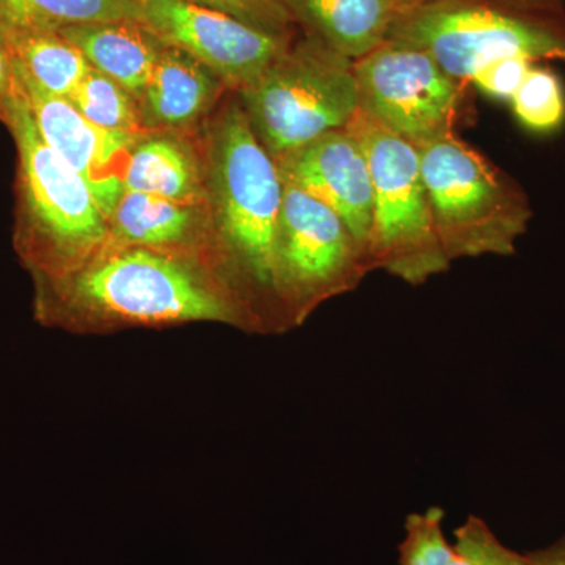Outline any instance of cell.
I'll list each match as a JSON object with an SVG mask.
<instances>
[{"mask_svg": "<svg viewBox=\"0 0 565 565\" xmlns=\"http://www.w3.org/2000/svg\"><path fill=\"white\" fill-rule=\"evenodd\" d=\"M0 121L18 150V250L35 277L70 273L106 245L109 221L79 172L41 139L18 76Z\"/></svg>", "mask_w": 565, "mask_h": 565, "instance_id": "obj_1", "label": "cell"}, {"mask_svg": "<svg viewBox=\"0 0 565 565\" xmlns=\"http://www.w3.org/2000/svg\"><path fill=\"white\" fill-rule=\"evenodd\" d=\"M204 182L215 232L241 280L262 303L278 307L274 267L282 180L237 95L212 126Z\"/></svg>", "mask_w": 565, "mask_h": 565, "instance_id": "obj_2", "label": "cell"}, {"mask_svg": "<svg viewBox=\"0 0 565 565\" xmlns=\"http://www.w3.org/2000/svg\"><path fill=\"white\" fill-rule=\"evenodd\" d=\"M40 280L44 313L70 305L132 322L230 321L243 313L188 263L145 247H117Z\"/></svg>", "mask_w": 565, "mask_h": 565, "instance_id": "obj_3", "label": "cell"}, {"mask_svg": "<svg viewBox=\"0 0 565 565\" xmlns=\"http://www.w3.org/2000/svg\"><path fill=\"white\" fill-rule=\"evenodd\" d=\"M418 151L435 230L449 262L514 255L533 217L519 182L457 134Z\"/></svg>", "mask_w": 565, "mask_h": 565, "instance_id": "obj_4", "label": "cell"}, {"mask_svg": "<svg viewBox=\"0 0 565 565\" xmlns=\"http://www.w3.org/2000/svg\"><path fill=\"white\" fill-rule=\"evenodd\" d=\"M236 95L275 162L348 128L359 111L353 61L300 31L263 76Z\"/></svg>", "mask_w": 565, "mask_h": 565, "instance_id": "obj_5", "label": "cell"}, {"mask_svg": "<svg viewBox=\"0 0 565 565\" xmlns=\"http://www.w3.org/2000/svg\"><path fill=\"white\" fill-rule=\"evenodd\" d=\"M348 128L362 141L373 177L371 273L382 269L412 286L446 273L452 263L435 230L419 151L360 109Z\"/></svg>", "mask_w": 565, "mask_h": 565, "instance_id": "obj_6", "label": "cell"}, {"mask_svg": "<svg viewBox=\"0 0 565 565\" xmlns=\"http://www.w3.org/2000/svg\"><path fill=\"white\" fill-rule=\"evenodd\" d=\"M386 40L418 47L468 85L482 66L501 58L565 62V18L535 17L492 0H444L399 11Z\"/></svg>", "mask_w": 565, "mask_h": 565, "instance_id": "obj_7", "label": "cell"}, {"mask_svg": "<svg viewBox=\"0 0 565 565\" xmlns=\"http://www.w3.org/2000/svg\"><path fill=\"white\" fill-rule=\"evenodd\" d=\"M371 273L366 253L327 204L282 180L275 239L278 307L302 322L318 305L355 291Z\"/></svg>", "mask_w": 565, "mask_h": 565, "instance_id": "obj_8", "label": "cell"}, {"mask_svg": "<svg viewBox=\"0 0 565 565\" xmlns=\"http://www.w3.org/2000/svg\"><path fill=\"white\" fill-rule=\"evenodd\" d=\"M359 109L416 150L456 136L470 85L426 52L385 40L353 62Z\"/></svg>", "mask_w": 565, "mask_h": 565, "instance_id": "obj_9", "label": "cell"}, {"mask_svg": "<svg viewBox=\"0 0 565 565\" xmlns=\"http://www.w3.org/2000/svg\"><path fill=\"white\" fill-rule=\"evenodd\" d=\"M139 21L163 43L188 52L234 92L259 79L299 33L274 35L189 0H139Z\"/></svg>", "mask_w": 565, "mask_h": 565, "instance_id": "obj_10", "label": "cell"}, {"mask_svg": "<svg viewBox=\"0 0 565 565\" xmlns=\"http://www.w3.org/2000/svg\"><path fill=\"white\" fill-rule=\"evenodd\" d=\"M17 76L41 139L79 172L109 221L125 193L129 154L147 134L99 128L68 98L40 90L20 74Z\"/></svg>", "mask_w": 565, "mask_h": 565, "instance_id": "obj_11", "label": "cell"}, {"mask_svg": "<svg viewBox=\"0 0 565 565\" xmlns=\"http://www.w3.org/2000/svg\"><path fill=\"white\" fill-rule=\"evenodd\" d=\"M281 180L327 204L366 253L374 189L362 141L349 128L323 134L277 161Z\"/></svg>", "mask_w": 565, "mask_h": 565, "instance_id": "obj_12", "label": "cell"}, {"mask_svg": "<svg viewBox=\"0 0 565 565\" xmlns=\"http://www.w3.org/2000/svg\"><path fill=\"white\" fill-rule=\"evenodd\" d=\"M225 88L206 66L188 52L163 44L139 98L148 132L177 131L200 120Z\"/></svg>", "mask_w": 565, "mask_h": 565, "instance_id": "obj_13", "label": "cell"}, {"mask_svg": "<svg viewBox=\"0 0 565 565\" xmlns=\"http://www.w3.org/2000/svg\"><path fill=\"white\" fill-rule=\"evenodd\" d=\"M297 29L355 62L377 50L399 13L394 0H282Z\"/></svg>", "mask_w": 565, "mask_h": 565, "instance_id": "obj_14", "label": "cell"}, {"mask_svg": "<svg viewBox=\"0 0 565 565\" xmlns=\"http://www.w3.org/2000/svg\"><path fill=\"white\" fill-rule=\"evenodd\" d=\"M61 33L82 52L92 68L118 82L137 102L166 44L140 21L93 22Z\"/></svg>", "mask_w": 565, "mask_h": 565, "instance_id": "obj_15", "label": "cell"}, {"mask_svg": "<svg viewBox=\"0 0 565 565\" xmlns=\"http://www.w3.org/2000/svg\"><path fill=\"white\" fill-rule=\"evenodd\" d=\"M125 192L150 193L174 202L203 204L206 182L195 152L174 136L147 134L129 154Z\"/></svg>", "mask_w": 565, "mask_h": 565, "instance_id": "obj_16", "label": "cell"}, {"mask_svg": "<svg viewBox=\"0 0 565 565\" xmlns=\"http://www.w3.org/2000/svg\"><path fill=\"white\" fill-rule=\"evenodd\" d=\"M202 214V204L125 192L109 218V239L120 247H177L195 236Z\"/></svg>", "mask_w": 565, "mask_h": 565, "instance_id": "obj_17", "label": "cell"}, {"mask_svg": "<svg viewBox=\"0 0 565 565\" xmlns=\"http://www.w3.org/2000/svg\"><path fill=\"white\" fill-rule=\"evenodd\" d=\"M22 79L51 95L70 98L90 65L61 32H22L0 35Z\"/></svg>", "mask_w": 565, "mask_h": 565, "instance_id": "obj_18", "label": "cell"}, {"mask_svg": "<svg viewBox=\"0 0 565 565\" xmlns=\"http://www.w3.org/2000/svg\"><path fill=\"white\" fill-rule=\"evenodd\" d=\"M121 20L139 21V0H0V35Z\"/></svg>", "mask_w": 565, "mask_h": 565, "instance_id": "obj_19", "label": "cell"}, {"mask_svg": "<svg viewBox=\"0 0 565 565\" xmlns=\"http://www.w3.org/2000/svg\"><path fill=\"white\" fill-rule=\"evenodd\" d=\"M68 99L88 121L99 128L148 134L141 122L139 103L131 93L92 66Z\"/></svg>", "mask_w": 565, "mask_h": 565, "instance_id": "obj_20", "label": "cell"}, {"mask_svg": "<svg viewBox=\"0 0 565 565\" xmlns=\"http://www.w3.org/2000/svg\"><path fill=\"white\" fill-rule=\"evenodd\" d=\"M515 117L530 131L548 134L565 121V93L559 77L534 65L511 99Z\"/></svg>", "mask_w": 565, "mask_h": 565, "instance_id": "obj_21", "label": "cell"}, {"mask_svg": "<svg viewBox=\"0 0 565 565\" xmlns=\"http://www.w3.org/2000/svg\"><path fill=\"white\" fill-rule=\"evenodd\" d=\"M444 522L445 511L437 505L422 514L408 515L405 537L399 545V564L449 565L456 548L446 539Z\"/></svg>", "mask_w": 565, "mask_h": 565, "instance_id": "obj_22", "label": "cell"}, {"mask_svg": "<svg viewBox=\"0 0 565 565\" xmlns=\"http://www.w3.org/2000/svg\"><path fill=\"white\" fill-rule=\"evenodd\" d=\"M222 11L274 35L292 36L299 32L282 0H189Z\"/></svg>", "mask_w": 565, "mask_h": 565, "instance_id": "obj_23", "label": "cell"}, {"mask_svg": "<svg viewBox=\"0 0 565 565\" xmlns=\"http://www.w3.org/2000/svg\"><path fill=\"white\" fill-rule=\"evenodd\" d=\"M455 548L476 565H531L526 555L501 544L484 520L470 515L457 527Z\"/></svg>", "mask_w": 565, "mask_h": 565, "instance_id": "obj_24", "label": "cell"}, {"mask_svg": "<svg viewBox=\"0 0 565 565\" xmlns=\"http://www.w3.org/2000/svg\"><path fill=\"white\" fill-rule=\"evenodd\" d=\"M534 63L522 57L501 58L482 66L471 84L497 99L511 102Z\"/></svg>", "mask_w": 565, "mask_h": 565, "instance_id": "obj_25", "label": "cell"}, {"mask_svg": "<svg viewBox=\"0 0 565 565\" xmlns=\"http://www.w3.org/2000/svg\"><path fill=\"white\" fill-rule=\"evenodd\" d=\"M508 9L545 18H565V0H492Z\"/></svg>", "mask_w": 565, "mask_h": 565, "instance_id": "obj_26", "label": "cell"}, {"mask_svg": "<svg viewBox=\"0 0 565 565\" xmlns=\"http://www.w3.org/2000/svg\"><path fill=\"white\" fill-rule=\"evenodd\" d=\"M17 90V73L6 43L0 39V120Z\"/></svg>", "mask_w": 565, "mask_h": 565, "instance_id": "obj_27", "label": "cell"}, {"mask_svg": "<svg viewBox=\"0 0 565 565\" xmlns=\"http://www.w3.org/2000/svg\"><path fill=\"white\" fill-rule=\"evenodd\" d=\"M531 565H565V534L555 544L527 553Z\"/></svg>", "mask_w": 565, "mask_h": 565, "instance_id": "obj_28", "label": "cell"}, {"mask_svg": "<svg viewBox=\"0 0 565 565\" xmlns=\"http://www.w3.org/2000/svg\"><path fill=\"white\" fill-rule=\"evenodd\" d=\"M399 11L419 9L430 3L444 2V0H394Z\"/></svg>", "mask_w": 565, "mask_h": 565, "instance_id": "obj_29", "label": "cell"}, {"mask_svg": "<svg viewBox=\"0 0 565 565\" xmlns=\"http://www.w3.org/2000/svg\"><path fill=\"white\" fill-rule=\"evenodd\" d=\"M449 565H476V564L471 563V561L468 559V557L460 555V553L457 552V550H456V555H455V557H452V561H451V563H449Z\"/></svg>", "mask_w": 565, "mask_h": 565, "instance_id": "obj_30", "label": "cell"}]
</instances>
